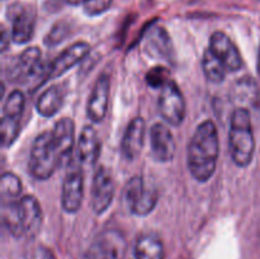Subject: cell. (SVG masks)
<instances>
[{"mask_svg": "<svg viewBox=\"0 0 260 259\" xmlns=\"http://www.w3.org/2000/svg\"><path fill=\"white\" fill-rule=\"evenodd\" d=\"M124 202L132 213L146 216L157 203V192L152 187H147L141 177H134L124 188Z\"/></svg>", "mask_w": 260, "mask_h": 259, "instance_id": "5", "label": "cell"}, {"mask_svg": "<svg viewBox=\"0 0 260 259\" xmlns=\"http://www.w3.org/2000/svg\"><path fill=\"white\" fill-rule=\"evenodd\" d=\"M258 73L260 75V48H259V53H258Z\"/></svg>", "mask_w": 260, "mask_h": 259, "instance_id": "32", "label": "cell"}, {"mask_svg": "<svg viewBox=\"0 0 260 259\" xmlns=\"http://www.w3.org/2000/svg\"><path fill=\"white\" fill-rule=\"evenodd\" d=\"M22 182L13 173H4L0 179V198L2 202H12L20 198Z\"/></svg>", "mask_w": 260, "mask_h": 259, "instance_id": "23", "label": "cell"}, {"mask_svg": "<svg viewBox=\"0 0 260 259\" xmlns=\"http://www.w3.org/2000/svg\"><path fill=\"white\" fill-rule=\"evenodd\" d=\"M145 131H146V124L141 117L132 119L127 126L121 144L122 155L127 160H135L140 155L144 147Z\"/></svg>", "mask_w": 260, "mask_h": 259, "instance_id": "17", "label": "cell"}, {"mask_svg": "<svg viewBox=\"0 0 260 259\" xmlns=\"http://www.w3.org/2000/svg\"><path fill=\"white\" fill-rule=\"evenodd\" d=\"M20 119L8 118L2 117V123H0V131H2V145L4 147H9L13 142L17 140L19 135Z\"/></svg>", "mask_w": 260, "mask_h": 259, "instance_id": "25", "label": "cell"}, {"mask_svg": "<svg viewBox=\"0 0 260 259\" xmlns=\"http://www.w3.org/2000/svg\"><path fill=\"white\" fill-rule=\"evenodd\" d=\"M159 113L172 126H179L185 118V101L179 86L173 80H169L160 88Z\"/></svg>", "mask_w": 260, "mask_h": 259, "instance_id": "6", "label": "cell"}, {"mask_svg": "<svg viewBox=\"0 0 260 259\" xmlns=\"http://www.w3.org/2000/svg\"><path fill=\"white\" fill-rule=\"evenodd\" d=\"M2 50L5 51L7 50V43L8 41H10L9 38H8V33L7 30H5V28H3V36H2Z\"/></svg>", "mask_w": 260, "mask_h": 259, "instance_id": "30", "label": "cell"}, {"mask_svg": "<svg viewBox=\"0 0 260 259\" xmlns=\"http://www.w3.org/2000/svg\"><path fill=\"white\" fill-rule=\"evenodd\" d=\"M52 142L56 152L61 160V164L70 157L74 149V137H75V123L71 118H62L55 124L51 131Z\"/></svg>", "mask_w": 260, "mask_h": 259, "instance_id": "16", "label": "cell"}, {"mask_svg": "<svg viewBox=\"0 0 260 259\" xmlns=\"http://www.w3.org/2000/svg\"><path fill=\"white\" fill-rule=\"evenodd\" d=\"M111 95V80L107 74H102L91 89L89 96L86 114L94 123H99L106 117Z\"/></svg>", "mask_w": 260, "mask_h": 259, "instance_id": "11", "label": "cell"}, {"mask_svg": "<svg viewBox=\"0 0 260 259\" xmlns=\"http://www.w3.org/2000/svg\"><path fill=\"white\" fill-rule=\"evenodd\" d=\"M28 259H56L52 251L43 245H38L30 251V255Z\"/></svg>", "mask_w": 260, "mask_h": 259, "instance_id": "29", "label": "cell"}, {"mask_svg": "<svg viewBox=\"0 0 260 259\" xmlns=\"http://www.w3.org/2000/svg\"><path fill=\"white\" fill-rule=\"evenodd\" d=\"M229 149L231 159L238 167H248L253 160L255 139L250 112L246 108H236L231 114Z\"/></svg>", "mask_w": 260, "mask_h": 259, "instance_id": "3", "label": "cell"}, {"mask_svg": "<svg viewBox=\"0 0 260 259\" xmlns=\"http://www.w3.org/2000/svg\"><path fill=\"white\" fill-rule=\"evenodd\" d=\"M84 197V175L78 163H73L66 172L61 192V205L65 212L76 213Z\"/></svg>", "mask_w": 260, "mask_h": 259, "instance_id": "7", "label": "cell"}, {"mask_svg": "<svg viewBox=\"0 0 260 259\" xmlns=\"http://www.w3.org/2000/svg\"><path fill=\"white\" fill-rule=\"evenodd\" d=\"M69 32V27L66 23L63 22H58L57 24H55L52 27V29L50 30V33L46 37V43L48 46H55L57 43H60L61 41L65 40V37L68 36Z\"/></svg>", "mask_w": 260, "mask_h": 259, "instance_id": "27", "label": "cell"}, {"mask_svg": "<svg viewBox=\"0 0 260 259\" xmlns=\"http://www.w3.org/2000/svg\"><path fill=\"white\" fill-rule=\"evenodd\" d=\"M202 69L205 76L208 81L213 84L222 83L225 79L228 69L223 65L222 61L213 53V51L210 47L206 48L205 53L202 57Z\"/></svg>", "mask_w": 260, "mask_h": 259, "instance_id": "22", "label": "cell"}, {"mask_svg": "<svg viewBox=\"0 0 260 259\" xmlns=\"http://www.w3.org/2000/svg\"><path fill=\"white\" fill-rule=\"evenodd\" d=\"M2 218L15 238H35L42 225V210L37 198L27 195L18 201L2 202Z\"/></svg>", "mask_w": 260, "mask_h": 259, "instance_id": "2", "label": "cell"}, {"mask_svg": "<svg viewBox=\"0 0 260 259\" xmlns=\"http://www.w3.org/2000/svg\"><path fill=\"white\" fill-rule=\"evenodd\" d=\"M220 154V140L212 121L202 122L193 134L187 150V164L190 174L201 183L208 182L215 174Z\"/></svg>", "mask_w": 260, "mask_h": 259, "instance_id": "1", "label": "cell"}, {"mask_svg": "<svg viewBox=\"0 0 260 259\" xmlns=\"http://www.w3.org/2000/svg\"><path fill=\"white\" fill-rule=\"evenodd\" d=\"M208 47L226 66L228 71H239L243 66L241 55L233 41L223 32H215L210 38Z\"/></svg>", "mask_w": 260, "mask_h": 259, "instance_id": "15", "label": "cell"}, {"mask_svg": "<svg viewBox=\"0 0 260 259\" xmlns=\"http://www.w3.org/2000/svg\"><path fill=\"white\" fill-rule=\"evenodd\" d=\"M89 51H90V46L86 42H75L70 47L65 48L48 66L46 71V79L48 80V79H56L63 75L66 71L83 61L88 56Z\"/></svg>", "mask_w": 260, "mask_h": 259, "instance_id": "12", "label": "cell"}, {"mask_svg": "<svg viewBox=\"0 0 260 259\" xmlns=\"http://www.w3.org/2000/svg\"><path fill=\"white\" fill-rule=\"evenodd\" d=\"M112 2L113 0H86L83 4L84 12L89 17H96L106 13L111 8Z\"/></svg>", "mask_w": 260, "mask_h": 259, "instance_id": "26", "label": "cell"}, {"mask_svg": "<svg viewBox=\"0 0 260 259\" xmlns=\"http://www.w3.org/2000/svg\"><path fill=\"white\" fill-rule=\"evenodd\" d=\"M147 83L152 86V88H162L165 84L169 81L168 79V71L164 70L162 68L152 69L146 76Z\"/></svg>", "mask_w": 260, "mask_h": 259, "instance_id": "28", "label": "cell"}, {"mask_svg": "<svg viewBox=\"0 0 260 259\" xmlns=\"http://www.w3.org/2000/svg\"><path fill=\"white\" fill-rule=\"evenodd\" d=\"M9 12H12V40L18 45L27 43L35 32L36 10L32 7L13 5Z\"/></svg>", "mask_w": 260, "mask_h": 259, "instance_id": "13", "label": "cell"}, {"mask_svg": "<svg viewBox=\"0 0 260 259\" xmlns=\"http://www.w3.org/2000/svg\"><path fill=\"white\" fill-rule=\"evenodd\" d=\"M42 53L38 47H29L23 51L8 68V79L13 83L32 80L41 69Z\"/></svg>", "mask_w": 260, "mask_h": 259, "instance_id": "9", "label": "cell"}, {"mask_svg": "<svg viewBox=\"0 0 260 259\" xmlns=\"http://www.w3.org/2000/svg\"><path fill=\"white\" fill-rule=\"evenodd\" d=\"M136 259H165L164 244L155 234L139 236L135 244Z\"/></svg>", "mask_w": 260, "mask_h": 259, "instance_id": "21", "label": "cell"}, {"mask_svg": "<svg viewBox=\"0 0 260 259\" xmlns=\"http://www.w3.org/2000/svg\"><path fill=\"white\" fill-rule=\"evenodd\" d=\"M66 2L71 5H80V4H84L86 0H66Z\"/></svg>", "mask_w": 260, "mask_h": 259, "instance_id": "31", "label": "cell"}, {"mask_svg": "<svg viewBox=\"0 0 260 259\" xmlns=\"http://www.w3.org/2000/svg\"><path fill=\"white\" fill-rule=\"evenodd\" d=\"M146 51L152 57L170 61L173 46L167 30L161 27H154L146 37Z\"/></svg>", "mask_w": 260, "mask_h": 259, "instance_id": "19", "label": "cell"}, {"mask_svg": "<svg viewBox=\"0 0 260 259\" xmlns=\"http://www.w3.org/2000/svg\"><path fill=\"white\" fill-rule=\"evenodd\" d=\"M114 182L111 173L104 167L96 169L91 185L90 206L96 215H102L108 210L113 201Z\"/></svg>", "mask_w": 260, "mask_h": 259, "instance_id": "10", "label": "cell"}, {"mask_svg": "<svg viewBox=\"0 0 260 259\" xmlns=\"http://www.w3.org/2000/svg\"><path fill=\"white\" fill-rule=\"evenodd\" d=\"M61 165V160L56 152L51 131L42 132L36 137L30 147L28 169L37 180H47Z\"/></svg>", "mask_w": 260, "mask_h": 259, "instance_id": "4", "label": "cell"}, {"mask_svg": "<svg viewBox=\"0 0 260 259\" xmlns=\"http://www.w3.org/2000/svg\"><path fill=\"white\" fill-rule=\"evenodd\" d=\"M102 142L98 134L91 126H85L81 131L78 144V156L80 163L91 165L101 155Z\"/></svg>", "mask_w": 260, "mask_h": 259, "instance_id": "18", "label": "cell"}, {"mask_svg": "<svg viewBox=\"0 0 260 259\" xmlns=\"http://www.w3.org/2000/svg\"><path fill=\"white\" fill-rule=\"evenodd\" d=\"M25 99L20 90H13L5 99L4 106H3L2 117H8L13 119L22 118L23 111H24Z\"/></svg>", "mask_w": 260, "mask_h": 259, "instance_id": "24", "label": "cell"}, {"mask_svg": "<svg viewBox=\"0 0 260 259\" xmlns=\"http://www.w3.org/2000/svg\"><path fill=\"white\" fill-rule=\"evenodd\" d=\"M126 251V240L118 231H106L91 243L86 259H121Z\"/></svg>", "mask_w": 260, "mask_h": 259, "instance_id": "8", "label": "cell"}, {"mask_svg": "<svg viewBox=\"0 0 260 259\" xmlns=\"http://www.w3.org/2000/svg\"><path fill=\"white\" fill-rule=\"evenodd\" d=\"M150 145L151 155L156 161L168 163L173 160L175 155V140L172 131L165 124H152L150 130Z\"/></svg>", "mask_w": 260, "mask_h": 259, "instance_id": "14", "label": "cell"}, {"mask_svg": "<svg viewBox=\"0 0 260 259\" xmlns=\"http://www.w3.org/2000/svg\"><path fill=\"white\" fill-rule=\"evenodd\" d=\"M63 98H65V90L62 86L51 85L38 98L36 104L37 112L43 117L55 116L63 104Z\"/></svg>", "mask_w": 260, "mask_h": 259, "instance_id": "20", "label": "cell"}]
</instances>
